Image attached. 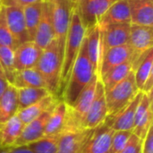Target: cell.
I'll list each match as a JSON object with an SVG mask.
<instances>
[{
	"label": "cell",
	"mask_w": 153,
	"mask_h": 153,
	"mask_svg": "<svg viewBox=\"0 0 153 153\" xmlns=\"http://www.w3.org/2000/svg\"><path fill=\"white\" fill-rule=\"evenodd\" d=\"M96 74L97 73L94 71L87 54L86 41L84 38L77 58L71 70L69 78L63 90L62 100L68 107H71L81 91L90 82L93 75Z\"/></svg>",
	"instance_id": "obj_1"
},
{
	"label": "cell",
	"mask_w": 153,
	"mask_h": 153,
	"mask_svg": "<svg viewBox=\"0 0 153 153\" xmlns=\"http://www.w3.org/2000/svg\"><path fill=\"white\" fill-rule=\"evenodd\" d=\"M62 63L63 59L59 53L57 42L53 39L42 50L36 68L44 81L45 88L55 96H57L61 90Z\"/></svg>",
	"instance_id": "obj_2"
},
{
	"label": "cell",
	"mask_w": 153,
	"mask_h": 153,
	"mask_svg": "<svg viewBox=\"0 0 153 153\" xmlns=\"http://www.w3.org/2000/svg\"><path fill=\"white\" fill-rule=\"evenodd\" d=\"M84 35H85V28L83 27L80 20L76 7L74 5V8L72 13L69 30L65 39V44L64 57L62 63V72H61V90L62 89L64 90L66 82L69 78L71 70L79 54L82 40L84 39Z\"/></svg>",
	"instance_id": "obj_3"
},
{
	"label": "cell",
	"mask_w": 153,
	"mask_h": 153,
	"mask_svg": "<svg viewBox=\"0 0 153 153\" xmlns=\"http://www.w3.org/2000/svg\"><path fill=\"white\" fill-rule=\"evenodd\" d=\"M139 91L135 83L134 73L132 71L123 81L105 91L108 116H112L124 108Z\"/></svg>",
	"instance_id": "obj_4"
},
{
	"label": "cell",
	"mask_w": 153,
	"mask_h": 153,
	"mask_svg": "<svg viewBox=\"0 0 153 153\" xmlns=\"http://www.w3.org/2000/svg\"><path fill=\"white\" fill-rule=\"evenodd\" d=\"M49 2L52 7L55 39L57 42L59 53L63 59L65 39L75 4L70 0H49Z\"/></svg>",
	"instance_id": "obj_5"
},
{
	"label": "cell",
	"mask_w": 153,
	"mask_h": 153,
	"mask_svg": "<svg viewBox=\"0 0 153 153\" xmlns=\"http://www.w3.org/2000/svg\"><path fill=\"white\" fill-rule=\"evenodd\" d=\"M114 130L106 122L90 129L78 153H108Z\"/></svg>",
	"instance_id": "obj_6"
},
{
	"label": "cell",
	"mask_w": 153,
	"mask_h": 153,
	"mask_svg": "<svg viewBox=\"0 0 153 153\" xmlns=\"http://www.w3.org/2000/svg\"><path fill=\"white\" fill-rule=\"evenodd\" d=\"M100 28V60L109 48L128 43L131 23H115Z\"/></svg>",
	"instance_id": "obj_7"
},
{
	"label": "cell",
	"mask_w": 153,
	"mask_h": 153,
	"mask_svg": "<svg viewBox=\"0 0 153 153\" xmlns=\"http://www.w3.org/2000/svg\"><path fill=\"white\" fill-rule=\"evenodd\" d=\"M117 0H76L75 7L85 30L97 25L102 15Z\"/></svg>",
	"instance_id": "obj_8"
},
{
	"label": "cell",
	"mask_w": 153,
	"mask_h": 153,
	"mask_svg": "<svg viewBox=\"0 0 153 153\" xmlns=\"http://www.w3.org/2000/svg\"><path fill=\"white\" fill-rule=\"evenodd\" d=\"M108 117V108L106 103L105 90L101 81L99 78L96 86L94 99L87 113L85 114V116L82 120L81 126L82 128L84 129L95 128L98 126L104 123Z\"/></svg>",
	"instance_id": "obj_9"
},
{
	"label": "cell",
	"mask_w": 153,
	"mask_h": 153,
	"mask_svg": "<svg viewBox=\"0 0 153 153\" xmlns=\"http://www.w3.org/2000/svg\"><path fill=\"white\" fill-rule=\"evenodd\" d=\"M132 50V66L146 51L152 48V26L132 24L127 43Z\"/></svg>",
	"instance_id": "obj_10"
},
{
	"label": "cell",
	"mask_w": 153,
	"mask_h": 153,
	"mask_svg": "<svg viewBox=\"0 0 153 153\" xmlns=\"http://www.w3.org/2000/svg\"><path fill=\"white\" fill-rule=\"evenodd\" d=\"M152 118V91L149 93L143 92L135 111L133 134L143 141L150 127L153 126Z\"/></svg>",
	"instance_id": "obj_11"
},
{
	"label": "cell",
	"mask_w": 153,
	"mask_h": 153,
	"mask_svg": "<svg viewBox=\"0 0 153 153\" xmlns=\"http://www.w3.org/2000/svg\"><path fill=\"white\" fill-rule=\"evenodd\" d=\"M53 39H55V32L52 7L49 0H45L42 2L40 19L33 41L41 49H44Z\"/></svg>",
	"instance_id": "obj_12"
},
{
	"label": "cell",
	"mask_w": 153,
	"mask_h": 153,
	"mask_svg": "<svg viewBox=\"0 0 153 153\" xmlns=\"http://www.w3.org/2000/svg\"><path fill=\"white\" fill-rule=\"evenodd\" d=\"M143 92L139 91L133 100L117 113L108 116L106 122L114 131H132L134 125V117L137 106L141 100Z\"/></svg>",
	"instance_id": "obj_13"
},
{
	"label": "cell",
	"mask_w": 153,
	"mask_h": 153,
	"mask_svg": "<svg viewBox=\"0 0 153 153\" xmlns=\"http://www.w3.org/2000/svg\"><path fill=\"white\" fill-rule=\"evenodd\" d=\"M5 18L16 47L30 41L23 14V8L16 5L4 6Z\"/></svg>",
	"instance_id": "obj_14"
},
{
	"label": "cell",
	"mask_w": 153,
	"mask_h": 153,
	"mask_svg": "<svg viewBox=\"0 0 153 153\" xmlns=\"http://www.w3.org/2000/svg\"><path fill=\"white\" fill-rule=\"evenodd\" d=\"M42 50L43 49L31 40L17 46L13 50L15 70L20 71L36 67Z\"/></svg>",
	"instance_id": "obj_15"
},
{
	"label": "cell",
	"mask_w": 153,
	"mask_h": 153,
	"mask_svg": "<svg viewBox=\"0 0 153 153\" xmlns=\"http://www.w3.org/2000/svg\"><path fill=\"white\" fill-rule=\"evenodd\" d=\"M89 130L90 129L65 126L58 139L57 153L79 152L81 145Z\"/></svg>",
	"instance_id": "obj_16"
},
{
	"label": "cell",
	"mask_w": 153,
	"mask_h": 153,
	"mask_svg": "<svg viewBox=\"0 0 153 153\" xmlns=\"http://www.w3.org/2000/svg\"><path fill=\"white\" fill-rule=\"evenodd\" d=\"M132 59V50L128 44L115 47L109 48L103 55L102 58L99 64L98 75L99 78L102 77L110 69L125 63L131 61Z\"/></svg>",
	"instance_id": "obj_17"
},
{
	"label": "cell",
	"mask_w": 153,
	"mask_h": 153,
	"mask_svg": "<svg viewBox=\"0 0 153 153\" xmlns=\"http://www.w3.org/2000/svg\"><path fill=\"white\" fill-rule=\"evenodd\" d=\"M55 105L45 111L42 115L38 117L37 118L33 119L32 121L29 122L28 124L24 125L22 134L18 140L15 142L13 146H20V145H27L34 141L39 140V138L44 136V131L49 118L50 113L53 109Z\"/></svg>",
	"instance_id": "obj_18"
},
{
	"label": "cell",
	"mask_w": 153,
	"mask_h": 153,
	"mask_svg": "<svg viewBox=\"0 0 153 153\" xmlns=\"http://www.w3.org/2000/svg\"><path fill=\"white\" fill-rule=\"evenodd\" d=\"M115 23H131L130 8L127 0H117L102 15L98 22L99 27Z\"/></svg>",
	"instance_id": "obj_19"
},
{
	"label": "cell",
	"mask_w": 153,
	"mask_h": 153,
	"mask_svg": "<svg viewBox=\"0 0 153 153\" xmlns=\"http://www.w3.org/2000/svg\"><path fill=\"white\" fill-rule=\"evenodd\" d=\"M131 23L145 26L153 25V0H127Z\"/></svg>",
	"instance_id": "obj_20"
},
{
	"label": "cell",
	"mask_w": 153,
	"mask_h": 153,
	"mask_svg": "<svg viewBox=\"0 0 153 153\" xmlns=\"http://www.w3.org/2000/svg\"><path fill=\"white\" fill-rule=\"evenodd\" d=\"M23 126L24 124L17 114L3 124H0V147L8 148L13 146L20 137Z\"/></svg>",
	"instance_id": "obj_21"
},
{
	"label": "cell",
	"mask_w": 153,
	"mask_h": 153,
	"mask_svg": "<svg viewBox=\"0 0 153 153\" xmlns=\"http://www.w3.org/2000/svg\"><path fill=\"white\" fill-rule=\"evenodd\" d=\"M135 83L140 91H142L145 82L153 76V51L152 48L146 51L133 65Z\"/></svg>",
	"instance_id": "obj_22"
},
{
	"label": "cell",
	"mask_w": 153,
	"mask_h": 153,
	"mask_svg": "<svg viewBox=\"0 0 153 153\" xmlns=\"http://www.w3.org/2000/svg\"><path fill=\"white\" fill-rule=\"evenodd\" d=\"M59 99L57 96H55L53 94H49L43 98L42 100H39L38 102L22 108L21 110H18L17 115L19 118L22 120V122L26 125L29 122L32 121L33 119L37 118L40 115H42L45 111L52 108L54 105L57 103Z\"/></svg>",
	"instance_id": "obj_23"
},
{
	"label": "cell",
	"mask_w": 153,
	"mask_h": 153,
	"mask_svg": "<svg viewBox=\"0 0 153 153\" xmlns=\"http://www.w3.org/2000/svg\"><path fill=\"white\" fill-rule=\"evenodd\" d=\"M67 114L68 106L62 100H59L50 113L44 131V135H49L61 132L65 127Z\"/></svg>",
	"instance_id": "obj_24"
},
{
	"label": "cell",
	"mask_w": 153,
	"mask_h": 153,
	"mask_svg": "<svg viewBox=\"0 0 153 153\" xmlns=\"http://www.w3.org/2000/svg\"><path fill=\"white\" fill-rule=\"evenodd\" d=\"M18 112L17 89L9 84L4 93L0 98V124L10 119Z\"/></svg>",
	"instance_id": "obj_25"
},
{
	"label": "cell",
	"mask_w": 153,
	"mask_h": 153,
	"mask_svg": "<svg viewBox=\"0 0 153 153\" xmlns=\"http://www.w3.org/2000/svg\"><path fill=\"white\" fill-rule=\"evenodd\" d=\"M12 85L20 88H45L44 81L36 67L16 71Z\"/></svg>",
	"instance_id": "obj_26"
},
{
	"label": "cell",
	"mask_w": 153,
	"mask_h": 153,
	"mask_svg": "<svg viewBox=\"0 0 153 153\" xmlns=\"http://www.w3.org/2000/svg\"><path fill=\"white\" fill-rule=\"evenodd\" d=\"M86 50L94 71L98 74L100 60V28L94 25L85 30Z\"/></svg>",
	"instance_id": "obj_27"
},
{
	"label": "cell",
	"mask_w": 153,
	"mask_h": 153,
	"mask_svg": "<svg viewBox=\"0 0 153 153\" xmlns=\"http://www.w3.org/2000/svg\"><path fill=\"white\" fill-rule=\"evenodd\" d=\"M132 71V62L127 61L107 72L102 77L100 78L103 84L105 91H108L116 84L123 81Z\"/></svg>",
	"instance_id": "obj_28"
},
{
	"label": "cell",
	"mask_w": 153,
	"mask_h": 153,
	"mask_svg": "<svg viewBox=\"0 0 153 153\" xmlns=\"http://www.w3.org/2000/svg\"><path fill=\"white\" fill-rule=\"evenodd\" d=\"M50 93L46 88H20L17 89L18 110L25 108L39 100H42Z\"/></svg>",
	"instance_id": "obj_29"
},
{
	"label": "cell",
	"mask_w": 153,
	"mask_h": 153,
	"mask_svg": "<svg viewBox=\"0 0 153 153\" xmlns=\"http://www.w3.org/2000/svg\"><path fill=\"white\" fill-rule=\"evenodd\" d=\"M42 2L34 3L23 7L24 21L30 40L33 41L41 14Z\"/></svg>",
	"instance_id": "obj_30"
},
{
	"label": "cell",
	"mask_w": 153,
	"mask_h": 153,
	"mask_svg": "<svg viewBox=\"0 0 153 153\" xmlns=\"http://www.w3.org/2000/svg\"><path fill=\"white\" fill-rule=\"evenodd\" d=\"M60 134L61 132L49 135H44L39 140L27 145L33 153H57V144Z\"/></svg>",
	"instance_id": "obj_31"
},
{
	"label": "cell",
	"mask_w": 153,
	"mask_h": 153,
	"mask_svg": "<svg viewBox=\"0 0 153 153\" xmlns=\"http://www.w3.org/2000/svg\"><path fill=\"white\" fill-rule=\"evenodd\" d=\"M13 48L9 47L0 46V65L4 73V78L12 84L16 70L14 68V55Z\"/></svg>",
	"instance_id": "obj_32"
},
{
	"label": "cell",
	"mask_w": 153,
	"mask_h": 153,
	"mask_svg": "<svg viewBox=\"0 0 153 153\" xmlns=\"http://www.w3.org/2000/svg\"><path fill=\"white\" fill-rule=\"evenodd\" d=\"M0 46L9 47L13 49H15L16 48L15 42L6 22L5 10L3 4L0 6Z\"/></svg>",
	"instance_id": "obj_33"
},
{
	"label": "cell",
	"mask_w": 153,
	"mask_h": 153,
	"mask_svg": "<svg viewBox=\"0 0 153 153\" xmlns=\"http://www.w3.org/2000/svg\"><path fill=\"white\" fill-rule=\"evenodd\" d=\"M132 134V131H115L111 139L108 153L120 152L126 145Z\"/></svg>",
	"instance_id": "obj_34"
},
{
	"label": "cell",
	"mask_w": 153,
	"mask_h": 153,
	"mask_svg": "<svg viewBox=\"0 0 153 153\" xmlns=\"http://www.w3.org/2000/svg\"><path fill=\"white\" fill-rule=\"evenodd\" d=\"M143 141L135 134H132L126 145L119 153H141Z\"/></svg>",
	"instance_id": "obj_35"
},
{
	"label": "cell",
	"mask_w": 153,
	"mask_h": 153,
	"mask_svg": "<svg viewBox=\"0 0 153 153\" xmlns=\"http://www.w3.org/2000/svg\"><path fill=\"white\" fill-rule=\"evenodd\" d=\"M141 153H153V126L150 127L142 143Z\"/></svg>",
	"instance_id": "obj_36"
},
{
	"label": "cell",
	"mask_w": 153,
	"mask_h": 153,
	"mask_svg": "<svg viewBox=\"0 0 153 153\" xmlns=\"http://www.w3.org/2000/svg\"><path fill=\"white\" fill-rule=\"evenodd\" d=\"M45 0H1V3L4 6L9 5H16L20 7H25L29 4L38 3V2H43Z\"/></svg>",
	"instance_id": "obj_37"
},
{
	"label": "cell",
	"mask_w": 153,
	"mask_h": 153,
	"mask_svg": "<svg viewBox=\"0 0 153 153\" xmlns=\"http://www.w3.org/2000/svg\"><path fill=\"white\" fill-rule=\"evenodd\" d=\"M9 84L10 83L7 82V80L4 76H0V98L4 93V91L7 89V87H8Z\"/></svg>",
	"instance_id": "obj_38"
},
{
	"label": "cell",
	"mask_w": 153,
	"mask_h": 153,
	"mask_svg": "<svg viewBox=\"0 0 153 153\" xmlns=\"http://www.w3.org/2000/svg\"><path fill=\"white\" fill-rule=\"evenodd\" d=\"M0 76H4V73H3V70H2V67H1V65H0Z\"/></svg>",
	"instance_id": "obj_39"
},
{
	"label": "cell",
	"mask_w": 153,
	"mask_h": 153,
	"mask_svg": "<svg viewBox=\"0 0 153 153\" xmlns=\"http://www.w3.org/2000/svg\"><path fill=\"white\" fill-rule=\"evenodd\" d=\"M70 1H71L72 3H74V4H75V3H76V0H70Z\"/></svg>",
	"instance_id": "obj_40"
},
{
	"label": "cell",
	"mask_w": 153,
	"mask_h": 153,
	"mask_svg": "<svg viewBox=\"0 0 153 153\" xmlns=\"http://www.w3.org/2000/svg\"><path fill=\"white\" fill-rule=\"evenodd\" d=\"M1 4H2V3H1V1H0V6H1Z\"/></svg>",
	"instance_id": "obj_41"
},
{
	"label": "cell",
	"mask_w": 153,
	"mask_h": 153,
	"mask_svg": "<svg viewBox=\"0 0 153 153\" xmlns=\"http://www.w3.org/2000/svg\"><path fill=\"white\" fill-rule=\"evenodd\" d=\"M0 1H1V0H0Z\"/></svg>",
	"instance_id": "obj_42"
}]
</instances>
